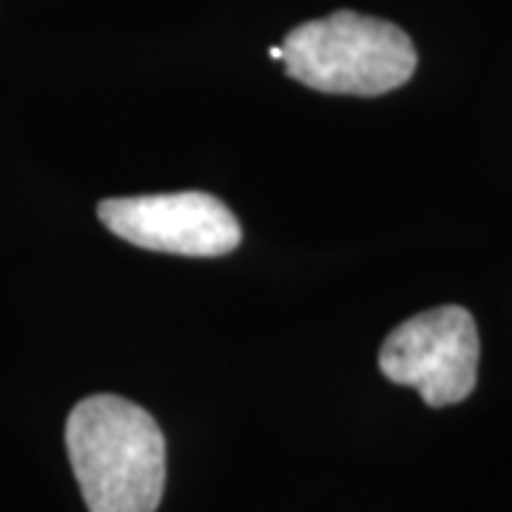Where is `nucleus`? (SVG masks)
<instances>
[{
    "label": "nucleus",
    "instance_id": "obj_1",
    "mask_svg": "<svg viewBox=\"0 0 512 512\" xmlns=\"http://www.w3.org/2000/svg\"><path fill=\"white\" fill-rule=\"evenodd\" d=\"M66 450L89 512H154L165 490V439L140 404L97 393L74 404Z\"/></svg>",
    "mask_w": 512,
    "mask_h": 512
},
{
    "label": "nucleus",
    "instance_id": "obj_2",
    "mask_svg": "<svg viewBox=\"0 0 512 512\" xmlns=\"http://www.w3.org/2000/svg\"><path fill=\"white\" fill-rule=\"evenodd\" d=\"M282 63L288 77L316 92L376 97L404 86L419 57L396 23L336 12L291 29Z\"/></svg>",
    "mask_w": 512,
    "mask_h": 512
},
{
    "label": "nucleus",
    "instance_id": "obj_3",
    "mask_svg": "<svg viewBox=\"0 0 512 512\" xmlns=\"http://www.w3.org/2000/svg\"><path fill=\"white\" fill-rule=\"evenodd\" d=\"M382 373L416 387L430 407L464 402L478 379V330L473 313L444 305L402 322L384 339Z\"/></svg>",
    "mask_w": 512,
    "mask_h": 512
},
{
    "label": "nucleus",
    "instance_id": "obj_4",
    "mask_svg": "<svg viewBox=\"0 0 512 512\" xmlns=\"http://www.w3.org/2000/svg\"><path fill=\"white\" fill-rule=\"evenodd\" d=\"M97 217L111 234L148 251L180 256L231 254L242 239L228 205L202 191L100 202Z\"/></svg>",
    "mask_w": 512,
    "mask_h": 512
},
{
    "label": "nucleus",
    "instance_id": "obj_5",
    "mask_svg": "<svg viewBox=\"0 0 512 512\" xmlns=\"http://www.w3.org/2000/svg\"><path fill=\"white\" fill-rule=\"evenodd\" d=\"M268 55L274 57V60H282V46H274V49H271Z\"/></svg>",
    "mask_w": 512,
    "mask_h": 512
}]
</instances>
